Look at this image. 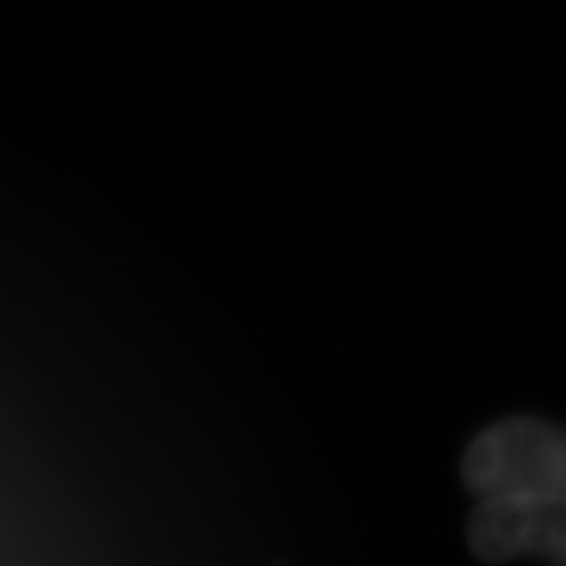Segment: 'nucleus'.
<instances>
[{"instance_id": "f03ea898", "label": "nucleus", "mask_w": 566, "mask_h": 566, "mask_svg": "<svg viewBox=\"0 0 566 566\" xmlns=\"http://www.w3.org/2000/svg\"><path fill=\"white\" fill-rule=\"evenodd\" d=\"M467 543L485 564L541 556L566 566V493L546 499H478L467 522Z\"/></svg>"}, {"instance_id": "f257e3e1", "label": "nucleus", "mask_w": 566, "mask_h": 566, "mask_svg": "<svg viewBox=\"0 0 566 566\" xmlns=\"http://www.w3.org/2000/svg\"><path fill=\"white\" fill-rule=\"evenodd\" d=\"M462 480L478 499L566 493V430L537 417L495 422L467 446Z\"/></svg>"}]
</instances>
